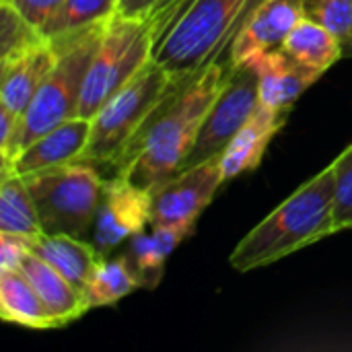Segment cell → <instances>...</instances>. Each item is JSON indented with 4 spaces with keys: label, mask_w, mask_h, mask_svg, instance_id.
<instances>
[{
    "label": "cell",
    "mask_w": 352,
    "mask_h": 352,
    "mask_svg": "<svg viewBox=\"0 0 352 352\" xmlns=\"http://www.w3.org/2000/svg\"><path fill=\"white\" fill-rule=\"evenodd\" d=\"M47 41L39 27L27 21L8 0H0V60L14 58Z\"/></svg>",
    "instance_id": "cb8c5ba5"
},
{
    "label": "cell",
    "mask_w": 352,
    "mask_h": 352,
    "mask_svg": "<svg viewBox=\"0 0 352 352\" xmlns=\"http://www.w3.org/2000/svg\"><path fill=\"white\" fill-rule=\"evenodd\" d=\"M21 116L0 103V169H8L16 155V138H19Z\"/></svg>",
    "instance_id": "f1b7e54d"
},
{
    "label": "cell",
    "mask_w": 352,
    "mask_h": 352,
    "mask_svg": "<svg viewBox=\"0 0 352 352\" xmlns=\"http://www.w3.org/2000/svg\"><path fill=\"white\" fill-rule=\"evenodd\" d=\"M262 0H194L155 47V60L177 80L229 58L231 45Z\"/></svg>",
    "instance_id": "3957f363"
},
{
    "label": "cell",
    "mask_w": 352,
    "mask_h": 352,
    "mask_svg": "<svg viewBox=\"0 0 352 352\" xmlns=\"http://www.w3.org/2000/svg\"><path fill=\"white\" fill-rule=\"evenodd\" d=\"M186 82L188 80L173 78L153 58L91 118V138L82 161L118 167L120 159L155 111Z\"/></svg>",
    "instance_id": "277c9868"
},
{
    "label": "cell",
    "mask_w": 352,
    "mask_h": 352,
    "mask_svg": "<svg viewBox=\"0 0 352 352\" xmlns=\"http://www.w3.org/2000/svg\"><path fill=\"white\" fill-rule=\"evenodd\" d=\"M33 254L56 268L62 276H66L76 289L85 293V287L103 258L93 241L74 235H47L43 233L33 241Z\"/></svg>",
    "instance_id": "e0dca14e"
},
{
    "label": "cell",
    "mask_w": 352,
    "mask_h": 352,
    "mask_svg": "<svg viewBox=\"0 0 352 352\" xmlns=\"http://www.w3.org/2000/svg\"><path fill=\"white\" fill-rule=\"evenodd\" d=\"M56 60L58 47L52 39L14 58L0 60V103L23 116L31 99L52 72Z\"/></svg>",
    "instance_id": "5bb4252c"
},
{
    "label": "cell",
    "mask_w": 352,
    "mask_h": 352,
    "mask_svg": "<svg viewBox=\"0 0 352 352\" xmlns=\"http://www.w3.org/2000/svg\"><path fill=\"white\" fill-rule=\"evenodd\" d=\"M107 19L97 21L70 35L52 39L58 47V60L35 97L31 99L29 107L21 116L16 155L41 134L78 116L87 72L101 43Z\"/></svg>",
    "instance_id": "5b68a950"
},
{
    "label": "cell",
    "mask_w": 352,
    "mask_h": 352,
    "mask_svg": "<svg viewBox=\"0 0 352 352\" xmlns=\"http://www.w3.org/2000/svg\"><path fill=\"white\" fill-rule=\"evenodd\" d=\"M283 52L318 74L328 72L340 58H344L342 39L311 16H303L293 27L283 43Z\"/></svg>",
    "instance_id": "d6986e66"
},
{
    "label": "cell",
    "mask_w": 352,
    "mask_h": 352,
    "mask_svg": "<svg viewBox=\"0 0 352 352\" xmlns=\"http://www.w3.org/2000/svg\"><path fill=\"white\" fill-rule=\"evenodd\" d=\"M344 56H352V33L349 35V39L344 41Z\"/></svg>",
    "instance_id": "4dcf8cb0"
},
{
    "label": "cell",
    "mask_w": 352,
    "mask_h": 352,
    "mask_svg": "<svg viewBox=\"0 0 352 352\" xmlns=\"http://www.w3.org/2000/svg\"><path fill=\"white\" fill-rule=\"evenodd\" d=\"M21 272L27 276V280L37 291L45 309L54 318L56 328L76 322L91 309L85 293L80 289H76L66 276H62L56 268H52L47 262H43L33 252L23 262Z\"/></svg>",
    "instance_id": "2e32d148"
},
{
    "label": "cell",
    "mask_w": 352,
    "mask_h": 352,
    "mask_svg": "<svg viewBox=\"0 0 352 352\" xmlns=\"http://www.w3.org/2000/svg\"><path fill=\"white\" fill-rule=\"evenodd\" d=\"M33 252V241L12 233H0V272L21 270L27 256Z\"/></svg>",
    "instance_id": "83f0119b"
},
{
    "label": "cell",
    "mask_w": 352,
    "mask_h": 352,
    "mask_svg": "<svg viewBox=\"0 0 352 352\" xmlns=\"http://www.w3.org/2000/svg\"><path fill=\"white\" fill-rule=\"evenodd\" d=\"M260 103L258 97V72L254 66H233V72L208 109L196 142L186 157L179 171L196 167L208 159L221 157L227 144L235 138V134L245 126V122L254 116Z\"/></svg>",
    "instance_id": "ba28073f"
},
{
    "label": "cell",
    "mask_w": 352,
    "mask_h": 352,
    "mask_svg": "<svg viewBox=\"0 0 352 352\" xmlns=\"http://www.w3.org/2000/svg\"><path fill=\"white\" fill-rule=\"evenodd\" d=\"M334 200H332V235L352 229V144L334 161Z\"/></svg>",
    "instance_id": "d4e9b609"
},
{
    "label": "cell",
    "mask_w": 352,
    "mask_h": 352,
    "mask_svg": "<svg viewBox=\"0 0 352 352\" xmlns=\"http://www.w3.org/2000/svg\"><path fill=\"white\" fill-rule=\"evenodd\" d=\"M194 0H118L116 12L124 16H146L155 23L157 43Z\"/></svg>",
    "instance_id": "484cf974"
},
{
    "label": "cell",
    "mask_w": 352,
    "mask_h": 352,
    "mask_svg": "<svg viewBox=\"0 0 352 352\" xmlns=\"http://www.w3.org/2000/svg\"><path fill=\"white\" fill-rule=\"evenodd\" d=\"M196 225H157L146 235L144 231L130 237V258L142 278L144 289H155L165 270V262L175 248L192 235Z\"/></svg>",
    "instance_id": "ac0fdd59"
},
{
    "label": "cell",
    "mask_w": 352,
    "mask_h": 352,
    "mask_svg": "<svg viewBox=\"0 0 352 352\" xmlns=\"http://www.w3.org/2000/svg\"><path fill=\"white\" fill-rule=\"evenodd\" d=\"M305 12L344 41L352 33V0H305Z\"/></svg>",
    "instance_id": "4316f807"
},
{
    "label": "cell",
    "mask_w": 352,
    "mask_h": 352,
    "mask_svg": "<svg viewBox=\"0 0 352 352\" xmlns=\"http://www.w3.org/2000/svg\"><path fill=\"white\" fill-rule=\"evenodd\" d=\"M89 138L91 120L76 116L35 138L12 159L8 169L0 171H14L21 177H29L45 169L82 161V155L89 146Z\"/></svg>",
    "instance_id": "7c38bea8"
},
{
    "label": "cell",
    "mask_w": 352,
    "mask_h": 352,
    "mask_svg": "<svg viewBox=\"0 0 352 352\" xmlns=\"http://www.w3.org/2000/svg\"><path fill=\"white\" fill-rule=\"evenodd\" d=\"M0 233H12L35 241L43 227L25 177L0 171Z\"/></svg>",
    "instance_id": "44dd1931"
},
{
    "label": "cell",
    "mask_w": 352,
    "mask_h": 352,
    "mask_svg": "<svg viewBox=\"0 0 352 352\" xmlns=\"http://www.w3.org/2000/svg\"><path fill=\"white\" fill-rule=\"evenodd\" d=\"M291 111H274L258 103L254 116L235 134L221 155L223 182H231L243 173L258 169L272 138L283 130Z\"/></svg>",
    "instance_id": "9a60e30c"
},
{
    "label": "cell",
    "mask_w": 352,
    "mask_h": 352,
    "mask_svg": "<svg viewBox=\"0 0 352 352\" xmlns=\"http://www.w3.org/2000/svg\"><path fill=\"white\" fill-rule=\"evenodd\" d=\"M155 47L157 29L151 19L113 12L107 19L101 43L91 60L78 118L91 120L111 95H116L153 60Z\"/></svg>",
    "instance_id": "8992f818"
},
{
    "label": "cell",
    "mask_w": 352,
    "mask_h": 352,
    "mask_svg": "<svg viewBox=\"0 0 352 352\" xmlns=\"http://www.w3.org/2000/svg\"><path fill=\"white\" fill-rule=\"evenodd\" d=\"M221 157L208 159L196 167L177 171L151 190L153 221L157 225H196L223 186Z\"/></svg>",
    "instance_id": "30bf717a"
},
{
    "label": "cell",
    "mask_w": 352,
    "mask_h": 352,
    "mask_svg": "<svg viewBox=\"0 0 352 352\" xmlns=\"http://www.w3.org/2000/svg\"><path fill=\"white\" fill-rule=\"evenodd\" d=\"M0 318L31 330L56 328L54 318L21 270L0 272Z\"/></svg>",
    "instance_id": "ffe728a7"
},
{
    "label": "cell",
    "mask_w": 352,
    "mask_h": 352,
    "mask_svg": "<svg viewBox=\"0 0 352 352\" xmlns=\"http://www.w3.org/2000/svg\"><path fill=\"white\" fill-rule=\"evenodd\" d=\"M142 287V278L130 256L101 258L85 287V297L91 309L111 307L136 289Z\"/></svg>",
    "instance_id": "7402d4cb"
},
{
    "label": "cell",
    "mask_w": 352,
    "mask_h": 352,
    "mask_svg": "<svg viewBox=\"0 0 352 352\" xmlns=\"http://www.w3.org/2000/svg\"><path fill=\"white\" fill-rule=\"evenodd\" d=\"M118 0H64V4L41 27L47 39H58L80 31L116 12Z\"/></svg>",
    "instance_id": "603a6c76"
},
{
    "label": "cell",
    "mask_w": 352,
    "mask_h": 352,
    "mask_svg": "<svg viewBox=\"0 0 352 352\" xmlns=\"http://www.w3.org/2000/svg\"><path fill=\"white\" fill-rule=\"evenodd\" d=\"M27 21H31L35 27H43L52 14L64 4V0H8Z\"/></svg>",
    "instance_id": "f546056e"
},
{
    "label": "cell",
    "mask_w": 352,
    "mask_h": 352,
    "mask_svg": "<svg viewBox=\"0 0 352 352\" xmlns=\"http://www.w3.org/2000/svg\"><path fill=\"white\" fill-rule=\"evenodd\" d=\"M153 221L151 190L134 186L124 175L105 179L101 202L91 229V241L101 256H107L126 239L142 233Z\"/></svg>",
    "instance_id": "9c48e42d"
},
{
    "label": "cell",
    "mask_w": 352,
    "mask_h": 352,
    "mask_svg": "<svg viewBox=\"0 0 352 352\" xmlns=\"http://www.w3.org/2000/svg\"><path fill=\"white\" fill-rule=\"evenodd\" d=\"M334 167L332 163L299 186L283 204L260 221L231 252L237 272L272 266L326 237H332Z\"/></svg>",
    "instance_id": "7a4b0ae2"
},
{
    "label": "cell",
    "mask_w": 352,
    "mask_h": 352,
    "mask_svg": "<svg viewBox=\"0 0 352 352\" xmlns=\"http://www.w3.org/2000/svg\"><path fill=\"white\" fill-rule=\"evenodd\" d=\"M233 72L231 56L202 68L175 91L132 140L118 163V175L153 190L175 175L190 155L200 126Z\"/></svg>",
    "instance_id": "6da1fadb"
},
{
    "label": "cell",
    "mask_w": 352,
    "mask_h": 352,
    "mask_svg": "<svg viewBox=\"0 0 352 352\" xmlns=\"http://www.w3.org/2000/svg\"><path fill=\"white\" fill-rule=\"evenodd\" d=\"M250 66L258 72L260 105L274 111H291L295 101L322 76L293 60L283 47L260 56Z\"/></svg>",
    "instance_id": "4fadbf2b"
},
{
    "label": "cell",
    "mask_w": 352,
    "mask_h": 352,
    "mask_svg": "<svg viewBox=\"0 0 352 352\" xmlns=\"http://www.w3.org/2000/svg\"><path fill=\"white\" fill-rule=\"evenodd\" d=\"M43 233L87 237L93 229L105 179L93 163L74 161L25 177Z\"/></svg>",
    "instance_id": "52a82bcc"
},
{
    "label": "cell",
    "mask_w": 352,
    "mask_h": 352,
    "mask_svg": "<svg viewBox=\"0 0 352 352\" xmlns=\"http://www.w3.org/2000/svg\"><path fill=\"white\" fill-rule=\"evenodd\" d=\"M307 16L305 0H262L239 29L231 45L233 66H245L283 47L293 27Z\"/></svg>",
    "instance_id": "8fae6325"
}]
</instances>
